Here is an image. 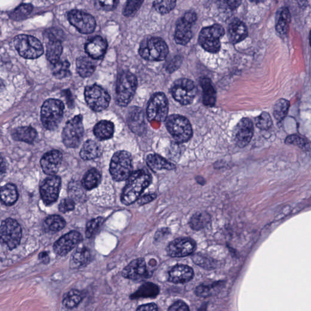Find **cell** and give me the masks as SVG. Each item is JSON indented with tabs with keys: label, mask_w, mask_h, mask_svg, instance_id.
Segmentation results:
<instances>
[{
	"label": "cell",
	"mask_w": 311,
	"mask_h": 311,
	"mask_svg": "<svg viewBox=\"0 0 311 311\" xmlns=\"http://www.w3.org/2000/svg\"><path fill=\"white\" fill-rule=\"evenodd\" d=\"M102 153V146L97 142L88 140L83 144L80 156L83 160H93L100 157Z\"/></svg>",
	"instance_id": "484cf974"
},
{
	"label": "cell",
	"mask_w": 311,
	"mask_h": 311,
	"mask_svg": "<svg viewBox=\"0 0 311 311\" xmlns=\"http://www.w3.org/2000/svg\"><path fill=\"white\" fill-rule=\"evenodd\" d=\"M85 98L91 109L96 112L107 109L111 100L110 96L107 91L97 85L86 87Z\"/></svg>",
	"instance_id": "8fae6325"
},
{
	"label": "cell",
	"mask_w": 311,
	"mask_h": 311,
	"mask_svg": "<svg viewBox=\"0 0 311 311\" xmlns=\"http://www.w3.org/2000/svg\"><path fill=\"white\" fill-rule=\"evenodd\" d=\"M75 207V202L72 198L63 199L59 204V211L62 213L73 211Z\"/></svg>",
	"instance_id": "db71d44e"
},
{
	"label": "cell",
	"mask_w": 311,
	"mask_h": 311,
	"mask_svg": "<svg viewBox=\"0 0 311 311\" xmlns=\"http://www.w3.org/2000/svg\"><path fill=\"white\" fill-rule=\"evenodd\" d=\"M286 143L299 146L305 150H310V142L298 135H290L286 140Z\"/></svg>",
	"instance_id": "c3c4849f"
},
{
	"label": "cell",
	"mask_w": 311,
	"mask_h": 311,
	"mask_svg": "<svg viewBox=\"0 0 311 311\" xmlns=\"http://www.w3.org/2000/svg\"><path fill=\"white\" fill-rule=\"evenodd\" d=\"M291 20V16L289 10L286 7L281 10L279 20L276 25V30L281 35L287 34L289 29V24Z\"/></svg>",
	"instance_id": "f35d334b"
},
{
	"label": "cell",
	"mask_w": 311,
	"mask_h": 311,
	"mask_svg": "<svg viewBox=\"0 0 311 311\" xmlns=\"http://www.w3.org/2000/svg\"><path fill=\"white\" fill-rule=\"evenodd\" d=\"M101 174L99 171L92 168L85 173L82 179V185L86 190L91 191L97 187L100 184Z\"/></svg>",
	"instance_id": "74e56055"
},
{
	"label": "cell",
	"mask_w": 311,
	"mask_h": 311,
	"mask_svg": "<svg viewBox=\"0 0 311 311\" xmlns=\"http://www.w3.org/2000/svg\"><path fill=\"white\" fill-rule=\"evenodd\" d=\"M201 85L203 92L202 101L204 104L212 107L216 102V92L213 84L209 78H204L201 81Z\"/></svg>",
	"instance_id": "4dcf8cb0"
},
{
	"label": "cell",
	"mask_w": 311,
	"mask_h": 311,
	"mask_svg": "<svg viewBox=\"0 0 311 311\" xmlns=\"http://www.w3.org/2000/svg\"><path fill=\"white\" fill-rule=\"evenodd\" d=\"M158 308L155 303H149V304L144 305L140 306L138 308L137 311H158Z\"/></svg>",
	"instance_id": "91938a15"
},
{
	"label": "cell",
	"mask_w": 311,
	"mask_h": 311,
	"mask_svg": "<svg viewBox=\"0 0 311 311\" xmlns=\"http://www.w3.org/2000/svg\"><path fill=\"white\" fill-rule=\"evenodd\" d=\"M12 136L15 140L31 144L37 137V131L31 126H22L14 131Z\"/></svg>",
	"instance_id": "e575fe53"
},
{
	"label": "cell",
	"mask_w": 311,
	"mask_h": 311,
	"mask_svg": "<svg viewBox=\"0 0 311 311\" xmlns=\"http://www.w3.org/2000/svg\"><path fill=\"white\" fill-rule=\"evenodd\" d=\"M115 133V125L108 120H101L94 128L96 137L101 141L109 140Z\"/></svg>",
	"instance_id": "f1b7e54d"
},
{
	"label": "cell",
	"mask_w": 311,
	"mask_h": 311,
	"mask_svg": "<svg viewBox=\"0 0 311 311\" xmlns=\"http://www.w3.org/2000/svg\"><path fill=\"white\" fill-rule=\"evenodd\" d=\"M65 106L62 101L48 99L42 105L41 120L43 125L48 130H54L62 120Z\"/></svg>",
	"instance_id": "5b68a950"
},
{
	"label": "cell",
	"mask_w": 311,
	"mask_h": 311,
	"mask_svg": "<svg viewBox=\"0 0 311 311\" xmlns=\"http://www.w3.org/2000/svg\"><path fill=\"white\" fill-rule=\"evenodd\" d=\"M228 36L232 44H236L246 39L248 32L246 25L239 20H235L230 24Z\"/></svg>",
	"instance_id": "d4e9b609"
},
{
	"label": "cell",
	"mask_w": 311,
	"mask_h": 311,
	"mask_svg": "<svg viewBox=\"0 0 311 311\" xmlns=\"http://www.w3.org/2000/svg\"><path fill=\"white\" fill-rule=\"evenodd\" d=\"M19 198L16 187L9 184L0 189V199L6 206H12L16 203Z\"/></svg>",
	"instance_id": "836d02e7"
},
{
	"label": "cell",
	"mask_w": 311,
	"mask_h": 311,
	"mask_svg": "<svg viewBox=\"0 0 311 311\" xmlns=\"http://www.w3.org/2000/svg\"><path fill=\"white\" fill-rule=\"evenodd\" d=\"M62 51V45L59 40H49L48 43L47 57L53 65L59 61Z\"/></svg>",
	"instance_id": "8d00e7d4"
},
{
	"label": "cell",
	"mask_w": 311,
	"mask_h": 311,
	"mask_svg": "<svg viewBox=\"0 0 311 311\" xmlns=\"http://www.w3.org/2000/svg\"><path fill=\"white\" fill-rule=\"evenodd\" d=\"M167 129L177 143H187L193 135L191 123L183 116L173 115L166 120Z\"/></svg>",
	"instance_id": "277c9868"
},
{
	"label": "cell",
	"mask_w": 311,
	"mask_h": 311,
	"mask_svg": "<svg viewBox=\"0 0 311 311\" xmlns=\"http://www.w3.org/2000/svg\"><path fill=\"white\" fill-rule=\"evenodd\" d=\"M289 107V101L283 98L278 100L274 108V116L275 120L279 122H282L287 116Z\"/></svg>",
	"instance_id": "60d3db41"
},
{
	"label": "cell",
	"mask_w": 311,
	"mask_h": 311,
	"mask_svg": "<svg viewBox=\"0 0 311 311\" xmlns=\"http://www.w3.org/2000/svg\"><path fill=\"white\" fill-rule=\"evenodd\" d=\"M91 254L90 250L85 247H78L72 255L70 260V267L72 269L84 266L90 262Z\"/></svg>",
	"instance_id": "f546056e"
},
{
	"label": "cell",
	"mask_w": 311,
	"mask_h": 311,
	"mask_svg": "<svg viewBox=\"0 0 311 311\" xmlns=\"http://www.w3.org/2000/svg\"><path fill=\"white\" fill-rule=\"evenodd\" d=\"M194 271L187 265L178 264L174 266L168 272L169 282L175 284H184L193 279Z\"/></svg>",
	"instance_id": "44dd1931"
},
{
	"label": "cell",
	"mask_w": 311,
	"mask_h": 311,
	"mask_svg": "<svg viewBox=\"0 0 311 311\" xmlns=\"http://www.w3.org/2000/svg\"><path fill=\"white\" fill-rule=\"evenodd\" d=\"M48 36L49 40H61L63 34L62 32L57 29H50L48 31Z\"/></svg>",
	"instance_id": "680465c9"
},
{
	"label": "cell",
	"mask_w": 311,
	"mask_h": 311,
	"mask_svg": "<svg viewBox=\"0 0 311 311\" xmlns=\"http://www.w3.org/2000/svg\"><path fill=\"white\" fill-rule=\"evenodd\" d=\"M4 85L2 80L0 78V91H1L4 89Z\"/></svg>",
	"instance_id": "be15d7a7"
},
{
	"label": "cell",
	"mask_w": 311,
	"mask_h": 311,
	"mask_svg": "<svg viewBox=\"0 0 311 311\" xmlns=\"http://www.w3.org/2000/svg\"><path fill=\"white\" fill-rule=\"evenodd\" d=\"M139 53L143 59L148 61H163L167 56L168 48L160 38H150L142 43Z\"/></svg>",
	"instance_id": "8992f818"
},
{
	"label": "cell",
	"mask_w": 311,
	"mask_h": 311,
	"mask_svg": "<svg viewBox=\"0 0 311 311\" xmlns=\"http://www.w3.org/2000/svg\"><path fill=\"white\" fill-rule=\"evenodd\" d=\"M128 127L132 132L141 135L146 130V124L143 111L138 107H132L127 115Z\"/></svg>",
	"instance_id": "7402d4cb"
},
{
	"label": "cell",
	"mask_w": 311,
	"mask_h": 311,
	"mask_svg": "<svg viewBox=\"0 0 311 311\" xmlns=\"http://www.w3.org/2000/svg\"><path fill=\"white\" fill-rule=\"evenodd\" d=\"M252 1H255L259 2V1H262V0H252Z\"/></svg>",
	"instance_id": "e7e4bbea"
},
{
	"label": "cell",
	"mask_w": 311,
	"mask_h": 311,
	"mask_svg": "<svg viewBox=\"0 0 311 311\" xmlns=\"http://www.w3.org/2000/svg\"><path fill=\"white\" fill-rule=\"evenodd\" d=\"M176 4V0H155L153 6L159 13L166 14L171 12Z\"/></svg>",
	"instance_id": "ee69618b"
},
{
	"label": "cell",
	"mask_w": 311,
	"mask_h": 311,
	"mask_svg": "<svg viewBox=\"0 0 311 311\" xmlns=\"http://www.w3.org/2000/svg\"><path fill=\"white\" fill-rule=\"evenodd\" d=\"M84 128L82 115H78L68 121L63 128L62 140L68 148H75L79 146L82 140Z\"/></svg>",
	"instance_id": "ba28073f"
},
{
	"label": "cell",
	"mask_w": 311,
	"mask_h": 311,
	"mask_svg": "<svg viewBox=\"0 0 311 311\" xmlns=\"http://www.w3.org/2000/svg\"><path fill=\"white\" fill-rule=\"evenodd\" d=\"M82 236L79 232L72 231L58 239L55 242L53 248L55 254L60 256H65L82 241Z\"/></svg>",
	"instance_id": "e0dca14e"
},
{
	"label": "cell",
	"mask_w": 311,
	"mask_h": 311,
	"mask_svg": "<svg viewBox=\"0 0 311 311\" xmlns=\"http://www.w3.org/2000/svg\"><path fill=\"white\" fill-rule=\"evenodd\" d=\"M211 222V216L206 212H197L191 216L189 225L194 231H200L208 226Z\"/></svg>",
	"instance_id": "d590c367"
},
{
	"label": "cell",
	"mask_w": 311,
	"mask_h": 311,
	"mask_svg": "<svg viewBox=\"0 0 311 311\" xmlns=\"http://www.w3.org/2000/svg\"><path fill=\"white\" fill-rule=\"evenodd\" d=\"M138 87V80L129 72H123L119 75L116 85V102L120 107H126L132 100Z\"/></svg>",
	"instance_id": "7a4b0ae2"
},
{
	"label": "cell",
	"mask_w": 311,
	"mask_h": 311,
	"mask_svg": "<svg viewBox=\"0 0 311 311\" xmlns=\"http://www.w3.org/2000/svg\"><path fill=\"white\" fill-rule=\"evenodd\" d=\"M171 93L174 99L181 105H187L193 102L197 89L193 81L188 78H180L172 85Z\"/></svg>",
	"instance_id": "7c38bea8"
},
{
	"label": "cell",
	"mask_w": 311,
	"mask_h": 311,
	"mask_svg": "<svg viewBox=\"0 0 311 311\" xmlns=\"http://www.w3.org/2000/svg\"><path fill=\"white\" fill-rule=\"evenodd\" d=\"M107 42L102 37L96 36L90 39L85 45V51L93 59H100L105 55Z\"/></svg>",
	"instance_id": "603a6c76"
},
{
	"label": "cell",
	"mask_w": 311,
	"mask_h": 311,
	"mask_svg": "<svg viewBox=\"0 0 311 311\" xmlns=\"http://www.w3.org/2000/svg\"><path fill=\"white\" fill-rule=\"evenodd\" d=\"M95 6L102 11H111L115 7L116 0H93Z\"/></svg>",
	"instance_id": "f5cc1de1"
},
{
	"label": "cell",
	"mask_w": 311,
	"mask_h": 311,
	"mask_svg": "<svg viewBox=\"0 0 311 311\" xmlns=\"http://www.w3.org/2000/svg\"><path fill=\"white\" fill-rule=\"evenodd\" d=\"M192 260H193L194 263L205 269H214L216 267V263L215 262V260L202 254L194 255L192 257Z\"/></svg>",
	"instance_id": "b9f144b4"
},
{
	"label": "cell",
	"mask_w": 311,
	"mask_h": 311,
	"mask_svg": "<svg viewBox=\"0 0 311 311\" xmlns=\"http://www.w3.org/2000/svg\"><path fill=\"white\" fill-rule=\"evenodd\" d=\"M224 282H215L209 284H202L197 287L194 293L199 297H211L218 294L224 287Z\"/></svg>",
	"instance_id": "83f0119b"
},
{
	"label": "cell",
	"mask_w": 311,
	"mask_h": 311,
	"mask_svg": "<svg viewBox=\"0 0 311 311\" xmlns=\"http://www.w3.org/2000/svg\"><path fill=\"white\" fill-rule=\"evenodd\" d=\"M196 247L195 241L191 238H179L168 244L167 252L171 257H185L193 254Z\"/></svg>",
	"instance_id": "9a60e30c"
},
{
	"label": "cell",
	"mask_w": 311,
	"mask_h": 311,
	"mask_svg": "<svg viewBox=\"0 0 311 311\" xmlns=\"http://www.w3.org/2000/svg\"><path fill=\"white\" fill-rule=\"evenodd\" d=\"M144 0H128L123 9V15L126 17L133 16L140 9Z\"/></svg>",
	"instance_id": "f907efd6"
},
{
	"label": "cell",
	"mask_w": 311,
	"mask_h": 311,
	"mask_svg": "<svg viewBox=\"0 0 311 311\" xmlns=\"http://www.w3.org/2000/svg\"><path fill=\"white\" fill-rule=\"evenodd\" d=\"M159 293V287L152 283H144L138 290L131 295V299L156 297Z\"/></svg>",
	"instance_id": "1f68e13d"
},
{
	"label": "cell",
	"mask_w": 311,
	"mask_h": 311,
	"mask_svg": "<svg viewBox=\"0 0 311 311\" xmlns=\"http://www.w3.org/2000/svg\"><path fill=\"white\" fill-rule=\"evenodd\" d=\"M181 63V60L180 57L174 58V59L171 60V62L167 66V72H174V71L178 69Z\"/></svg>",
	"instance_id": "9f6ffc18"
},
{
	"label": "cell",
	"mask_w": 311,
	"mask_h": 311,
	"mask_svg": "<svg viewBox=\"0 0 311 311\" xmlns=\"http://www.w3.org/2000/svg\"><path fill=\"white\" fill-rule=\"evenodd\" d=\"M6 164L2 156L0 155V174L4 173L6 171Z\"/></svg>",
	"instance_id": "6125c7cd"
},
{
	"label": "cell",
	"mask_w": 311,
	"mask_h": 311,
	"mask_svg": "<svg viewBox=\"0 0 311 311\" xmlns=\"http://www.w3.org/2000/svg\"><path fill=\"white\" fill-rule=\"evenodd\" d=\"M254 135V126L248 118L242 119L235 127L234 140L240 148L248 145Z\"/></svg>",
	"instance_id": "ac0fdd59"
},
{
	"label": "cell",
	"mask_w": 311,
	"mask_h": 311,
	"mask_svg": "<svg viewBox=\"0 0 311 311\" xmlns=\"http://www.w3.org/2000/svg\"><path fill=\"white\" fill-rule=\"evenodd\" d=\"M52 69L53 75L57 78H65L70 75V63L64 60V61H59L54 64Z\"/></svg>",
	"instance_id": "7bdbcfd3"
},
{
	"label": "cell",
	"mask_w": 311,
	"mask_h": 311,
	"mask_svg": "<svg viewBox=\"0 0 311 311\" xmlns=\"http://www.w3.org/2000/svg\"><path fill=\"white\" fill-rule=\"evenodd\" d=\"M168 310L171 311H188L190 309L188 305L185 302H183V301H177V302L170 306Z\"/></svg>",
	"instance_id": "11a10c76"
},
{
	"label": "cell",
	"mask_w": 311,
	"mask_h": 311,
	"mask_svg": "<svg viewBox=\"0 0 311 311\" xmlns=\"http://www.w3.org/2000/svg\"><path fill=\"white\" fill-rule=\"evenodd\" d=\"M156 198V194H146L145 195L141 197V198H139L137 201L139 204L144 205L155 200Z\"/></svg>",
	"instance_id": "6f0895ef"
},
{
	"label": "cell",
	"mask_w": 311,
	"mask_h": 311,
	"mask_svg": "<svg viewBox=\"0 0 311 311\" xmlns=\"http://www.w3.org/2000/svg\"><path fill=\"white\" fill-rule=\"evenodd\" d=\"M78 74L83 78L91 76L96 70V65L93 60L87 57H78L76 61Z\"/></svg>",
	"instance_id": "d6a6232c"
},
{
	"label": "cell",
	"mask_w": 311,
	"mask_h": 311,
	"mask_svg": "<svg viewBox=\"0 0 311 311\" xmlns=\"http://www.w3.org/2000/svg\"><path fill=\"white\" fill-rule=\"evenodd\" d=\"M22 236L21 227L16 220L8 218L2 222L0 226V242L1 243L6 244L9 249L16 248L21 241Z\"/></svg>",
	"instance_id": "4fadbf2b"
},
{
	"label": "cell",
	"mask_w": 311,
	"mask_h": 311,
	"mask_svg": "<svg viewBox=\"0 0 311 311\" xmlns=\"http://www.w3.org/2000/svg\"><path fill=\"white\" fill-rule=\"evenodd\" d=\"M133 159L130 153L125 151L116 152L111 159L110 172L114 180H127L133 173Z\"/></svg>",
	"instance_id": "3957f363"
},
{
	"label": "cell",
	"mask_w": 311,
	"mask_h": 311,
	"mask_svg": "<svg viewBox=\"0 0 311 311\" xmlns=\"http://www.w3.org/2000/svg\"><path fill=\"white\" fill-rule=\"evenodd\" d=\"M146 161L149 167L154 171L171 170L176 168L173 164L157 154H150L146 157Z\"/></svg>",
	"instance_id": "4316f807"
},
{
	"label": "cell",
	"mask_w": 311,
	"mask_h": 311,
	"mask_svg": "<svg viewBox=\"0 0 311 311\" xmlns=\"http://www.w3.org/2000/svg\"><path fill=\"white\" fill-rule=\"evenodd\" d=\"M48 228L50 231L58 232L61 231L66 226L65 219L59 215H50L45 221Z\"/></svg>",
	"instance_id": "f6af8a7d"
},
{
	"label": "cell",
	"mask_w": 311,
	"mask_h": 311,
	"mask_svg": "<svg viewBox=\"0 0 311 311\" xmlns=\"http://www.w3.org/2000/svg\"><path fill=\"white\" fill-rule=\"evenodd\" d=\"M127 180L121 195V201L126 206L137 201L146 187L150 186L152 178L148 172L141 170L131 173Z\"/></svg>",
	"instance_id": "6da1fadb"
},
{
	"label": "cell",
	"mask_w": 311,
	"mask_h": 311,
	"mask_svg": "<svg viewBox=\"0 0 311 311\" xmlns=\"http://www.w3.org/2000/svg\"><path fill=\"white\" fill-rule=\"evenodd\" d=\"M62 159V154L59 151L52 150L47 153L40 161L43 171L48 175H55L61 166Z\"/></svg>",
	"instance_id": "ffe728a7"
},
{
	"label": "cell",
	"mask_w": 311,
	"mask_h": 311,
	"mask_svg": "<svg viewBox=\"0 0 311 311\" xmlns=\"http://www.w3.org/2000/svg\"><path fill=\"white\" fill-rule=\"evenodd\" d=\"M227 5L231 9H236L241 4L242 0H226Z\"/></svg>",
	"instance_id": "94428289"
},
{
	"label": "cell",
	"mask_w": 311,
	"mask_h": 311,
	"mask_svg": "<svg viewBox=\"0 0 311 311\" xmlns=\"http://www.w3.org/2000/svg\"><path fill=\"white\" fill-rule=\"evenodd\" d=\"M122 276L125 279L138 280L148 276V271L146 263L143 259L133 260L126 265L122 272Z\"/></svg>",
	"instance_id": "d6986e66"
},
{
	"label": "cell",
	"mask_w": 311,
	"mask_h": 311,
	"mask_svg": "<svg viewBox=\"0 0 311 311\" xmlns=\"http://www.w3.org/2000/svg\"><path fill=\"white\" fill-rule=\"evenodd\" d=\"M82 298V295L78 290H70L63 298V305L67 309H72L80 304Z\"/></svg>",
	"instance_id": "ab89813d"
},
{
	"label": "cell",
	"mask_w": 311,
	"mask_h": 311,
	"mask_svg": "<svg viewBox=\"0 0 311 311\" xmlns=\"http://www.w3.org/2000/svg\"><path fill=\"white\" fill-rule=\"evenodd\" d=\"M255 123L257 127L261 130H269L272 125L271 117L269 113L263 112L255 119Z\"/></svg>",
	"instance_id": "681fc988"
},
{
	"label": "cell",
	"mask_w": 311,
	"mask_h": 311,
	"mask_svg": "<svg viewBox=\"0 0 311 311\" xmlns=\"http://www.w3.org/2000/svg\"><path fill=\"white\" fill-rule=\"evenodd\" d=\"M168 102L163 93H157L152 96L146 108V116L150 122H162L168 117Z\"/></svg>",
	"instance_id": "30bf717a"
},
{
	"label": "cell",
	"mask_w": 311,
	"mask_h": 311,
	"mask_svg": "<svg viewBox=\"0 0 311 311\" xmlns=\"http://www.w3.org/2000/svg\"><path fill=\"white\" fill-rule=\"evenodd\" d=\"M33 6L31 4L20 5L11 14V19L14 20H22L26 18L31 13Z\"/></svg>",
	"instance_id": "bcb514c9"
},
{
	"label": "cell",
	"mask_w": 311,
	"mask_h": 311,
	"mask_svg": "<svg viewBox=\"0 0 311 311\" xmlns=\"http://www.w3.org/2000/svg\"><path fill=\"white\" fill-rule=\"evenodd\" d=\"M14 45L19 54L25 59H37L44 54L41 42L31 35H18L14 39Z\"/></svg>",
	"instance_id": "52a82bcc"
},
{
	"label": "cell",
	"mask_w": 311,
	"mask_h": 311,
	"mask_svg": "<svg viewBox=\"0 0 311 311\" xmlns=\"http://www.w3.org/2000/svg\"><path fill=\"white\" fill-rule=\"evenodd\" d=\"M104 222V218L102 217L93 219L88 222L86 226L85 234L88 239H90L98 232Z\"/></svg>",
	"instance_id": "7dc6e473"
},
{
	"label": "cell",
	"mask_w": 311,
	"mask_h": 311,
	"mask_svg": "<svg viewBox=\"0 0 311 311\" xmlns=\"http://www.w3.org/2000/svg\"><path fill=\"white\" fill-rule=\"evenodd\" d=\"M192 24L183 17L178 20L174 34V39L177 44L181 45L188 44L192 37Z\"/></svg>",
	"instance_id": "cb8c5ba5"
},
{
	"label": "cell",
	"mask_w": 311,
	"mask_h": 311,
	"mask_svg": "<svg viewBox=\"0 0 311 311\" xmlns=\"http://www.w3.org/2000/svg\"><path fill=\"white\" fill-rule=\"evenodd\" d=\"M225 34L223 27L219 24L204 27L199 35V44L206 51L218 52L221 48V40Z\"/></svg>",
	"instance_id": "9c48e42d"
},
{
	"label": "cell",
	"mask_w": 311,
	"mask_h": 311,
	"mask_svg": "<svg viewBox=\"0 0 311 311\" xmlns=\"http://www.w3.org/2000/svg\"><path fill=\"white\" fill-rule=\"evenodd\" d=\"M61 179L53 175L47 178L40 186V194L43 201L47 204H50L57 201L59 197Z\"/></svg>",
	"instance_id": "2e32d148"
},
{
	"label": "cell",
	"mask_w": 311,
	"mask_h": 311,
	"mask_svg": "<svg viewBox=\"0 0 311 311\" xmlns=\"http://www.w3.org/2000/svg\"><path fill=\"white\" fill-rule=\"evenodd\" d=\"M69 193L73 200L76 199L77 201H80V199H82L85 196L82 186L77 182H72V183H70Z\"/></svg>",
	"instance_id": "816d5d0a"
},
{
	"label": "cell",
	"mask_w": 311,
	"mask_h": 311,
	"mask_svg": "<svg viewBox=\"0 0 311 311\" xmlns=\"http://www.w3.org/2000/svg\"><path fill=\"white\" fill-rule=\"evenodd\" d=\"M68 19L70 24L82 34H91L95 31L96 23L95 18L85 12L73 10L69 12Z\"/></svg>",
	"instance_id": "5bb4252c"
}]
</instances>
